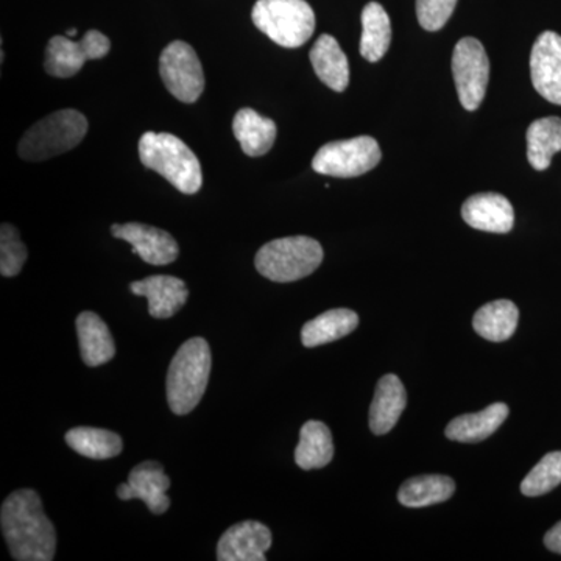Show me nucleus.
Returning a JSON list of instances; mask_svg holds the SVG:
<instances>
[{"mask_svg":"<svg viewBox=\"0 0 561 561\" xmlns=\"http://www.w3.org/2000/svg\"><path fill=\"white\" fill-rule=\"evenodd\" d=\"M561 483V451L546 454L522 483L524 496L537 497Z\"/></svg>","mask_w":561,"mask_h":561,"instance_id":"c85d7f7f","label":"nucleus"},{"mask_svg":"<svg viewBox=\"0 0 561 561\" xmlns=\"http://www.w3.org/2000/svg\"><path fill=\"white\" fill-rule=\"evenodd\" d=\"M508 405L504 402H494L482 412L467 413L457 416L446 427L445 434L449 440L459 443H479L491 437L505 420H507Z\"/></svg>","mask_w":561,"mask_h":561,"instance_id":"6ab92c4d","label":"nucleus"},{"mask_svg":"<svg viewBox=\"0 0 561 561\" xmlns=\"http://www.w3.org/2000/svg\"><path fill=\"white\" fill-rule=\"evenodd\" d=\"M66 443L80 456L94 460L113 459L124 448L119 435L99 427H73L66 434Z\"/></svg>","mask_w":561,"mask_h":561,"instance_id":"cd10ccee","label":"nucleus"},{"mask_svg":"<svg viewBox=\"0 0 561 561\" xmlns=\"http://www.w3.org/2000/svg\"><path fill=\"white\" fill-rule=\"evenodd\" d=\"M545 545L549 551L561 553V522L546 534Z\"/></svg>","mask_w":561,"mask_h":561,"instance_id":"2f4dec72","label":"nucleus"},{"mask_svg":"<svg viewBox=\"0 0 561 561\" xmlns=\"http://www.w3.org/2000/svg\"><path fill=\"white\" fill-rule=\"evenodd\" d=\"M334 443L330 427L321 421L311 420L301 427L300 443L295 449V461L301 470H320L331 463Z\"/></svg>","mask_w":561,"mask_h":561,"instance_id":"5701e85b","label":"nucleus"},{"mask_svg":"<svg viewBox=\"0 0 561 561\" xmlns=\"http://www.w3.org/2000/svg\"><path fill=\"white\" fill-rule=\"evenodd\" d=\"M359 327V316L351 309H331L302 327L301 342L306 348L341 341Z\"/></svg>","mask_w":561,"mask_h":561,"instance_id":"4be33fe9","label":"nucleus"},{"mask_svg":"<svg viewBox=\"0 0 561 561\" xmlns=\"http://www.w3.org/2000/svg\"><path fill=\"white\" fill-rule=\"evenodd\" d=\"M27 261V249L21 241L20 232L10 224L0 230V273L5 278L20 275Z\"/></svg>","mask_w":561,"mask_h":561,"instance_id":"c756f323","label":"nucleus"},{"mask_svg":"<svg viewBox=\"0 0 561 561\" xmlns=\"http://www.w3.org/2000/svg\"><path fill=\"white\" fill-rule=\"evenodd\" d=\"M68 35L69 36H76L77 35L76 28H70V31H68Z\"/></svg>","mask_w":561,"mask_h":561,"instance_id":"473e14b6","label":"nucleus"},{"mask_svg":"<svg viewBox=\"0 0 561 561\" xmlns=\"http://www.w3.org/2000/svg\"><path fill=\"white\" fill-rule=\"evenodd\" d=\"M110 47L108 36L99 31L84 33L81 41L54 36L47 44L44 68L51 77L69 79L80 72L84 62L106 57Z\"/></svg>","mask_w":561,"mask_h":561,"instance_id":"9d476101","label":"nucleus"},{"mask_svg":"<svg viewBox=\"0 0 561 561\" xmlns=\"http://www.w3.org/2000/svg\"><path fill=\"white\" fill-rule=\"evenodd\" d=\"M381 158L378 140L370 136H359L321 147L313 157L312 169L321 175L354 179L373 171Z\"/></svg>","mask_w":561,"mask_h":561,"instance_id":"0eeeda50","label":"nucleus"},{"mask_svg":"<svg viewBox=\"0 0 561 561\" xmlns=\"http://www.w3.org/2000/svg\"><path fill=\"white\" fill-rule=\"evenodd\" d=\"M213 357L208 342L190 339L176 351L168 371V402L175 415H187L197 408L208 387Z\"/></svg>","mask_w":561,"mask_h":561,"instance_id":"7ed1b4c3","label":"nucleus"},{"mask_svg":"<svg viewBox=\"0 0 561 561\" xmlns=\"http://www.w3.org/2000/svg\"><path fill=\"white\" fill-rule=\"evenodd\" d=\"M405 405H408V393H405L400 378L394 375L382 376L376 386L370 408V420H368L373 434H389L397 426Z\"/></svg>","mask_w":561,"mask_h":561,"instance_id":"f3484780","label":"nucleus"},{"mask_svg":"<svg viewBox=\"0 0 561 561\" xmlns=\"http://www.w3.org/2000/svg\"><path fill=\"white\" fill-rule=\"evenodd\" d=\"M561 150L560 117H542L531 122L527 130V160L535 171H546L552 157Z\"/></svg>","mask_w":561,"mask_h":561,"instance_id":"bb28decb","label":"nucleus"},{"mask_svg":"<svg viewBox=\"0 0 561 561\" xmlns=\"http://www.w3.org/2000/svg\"><path fill=\"white\" fill-rule=\"evenodd\" d=\"M251 18L264 35L287 49L302 46L316 31V14L306 0H257Z\"/></svg>","mask_w":561,"mask_h":561,"instance_id":"423d86ee","label":"nucleus"},{"mask_svg":"<svg viewBox=\"0 0 561 561\" xmlns=\"http://www.w3.org/2000/svg\"><path fill=\"white\" fill-rule=\"evenodd\" d=\"M160 73L164 87L183 103H194L205 90V73L198 55L184 41H173L160 57Z\"/></svg>","mask_w":561,"mask_h":561,"instance_id":"6e6552de","label":"nucleus"},{"mask_svg":"<svg viewBox=\"0 0 561 561\" xmlns=\"http://www.w3.org/2000/svg\"><path fill=\"white\" fill-rule=\"evenodd\" d=\"M456 491V483L448 476H416L402 483L398 501L404 507L421 508L448 501Z\"/></svg>","mask_w":561,"mask_h":561,"instance_id":"a878e982","label":"nucleus"},{"mask_svg":"<svg viewBox=\"0 0 561 561\" xmlns=\"http://www.w3.org/2000/svg\"><path fill=\"white\" fill-rule=\"evenodd\" d=\"M272 548V531L260 522L234 524L221 535L217 545L219 561H265Z\"/></svg>","mask_w":561,"mask_h":561,"instance_id":"4468645a","label":"nucleus"},{"mask_svg":"<svg viewBox=\"0 0 561 561\" xmlns=\"http://www.w3.org/2000/svg\"><path fill=\"white\" fill-rule=\"evenodd\" d=\"M461 217L471 228L479 231L511 232L515 225V210L512 203L501 194L486 192L476 194L461 206Z\"/></svg>","mask_w":561,"mask_h":561,"instance_id":"dca6fc26","label":"nucleus"},{"mask_svg":"<svg viewBox=\"0 0 561 561\" xmlns=\"http://www.w3.org/2000/svg\"><path fill=\"white\" fill-rule=\"evenodd\" d=\"M519 311L511 300L491 301L482 306L472 319V328L490 342H505L515 334Z\"/></svg>","mask_w":561,"mask_h":561,"instance_id":"b1692460","label":"nucleus"},{"mask_svg":"<svg viewBox=\"0 0 561 561\" xmlns=\"http://www.w3.org/2000/svg\"><path fill=\"white\" fill-rule=\"evenodd\" d=\"M140 162L164 176L183 194H197L203 184L202 165L194 151L171 133L147 131L139 140Z\"/></svg>","mask_w":561,"mask_h":561,"instance_id":"f03ea898","label":"nucleus"},{"mask_svg":"<svg viewBox=\"0 0 561 561\" xmlns=\"http://www.w3.org/2000/svg\"><path fill=\"white\" fill-rule=\"evenodd\" d=\"M131 294L149 300V313L153 319H171L186 305L190 290L175 276L154 275L130 284Z\"/></svg>","mask_w":561,"mask_h":561,"instance_id":"2eb2a0df","label":"nucleus"},{"mask_svg":"<svg viewBox=\"0 0 561 561\" xmlns=\"http://www.w3.org/2000/svg\"><path fill=\"white\" fill-rule=\"evenodd\" d=\"M81 359L88 367H101L116 356V343L105 321L94 312H81L77 319Z\"/></svg>","mask_w":561,"mask_h":561,"instance_id":"a211bd4d","label":"nucleus"},{"mask_svg":"<svg viewBox=\"0 0 561 561\" xmlns=\"http://www.w3.org/2000/svg\"><path fill=\"white\" fill-rule=\"evenodd\" d=\"M530 76L535 90L546 101L561 105V36L545 32L530 54Z\"/></svg>","mask_w":561,"mask_h":561,"instance_id":"f8f14e48","label":"nucleus"},{"mask_svg":"<svg viewBox=\"0 0 561 561\" xmlns=\"http://www.w3.org/2000/svg\"><path fill=\"white\" fill-rule=\"evenodd\" d=\"M391 43L389 14L381 3L370 2L362 11L360 55L365 60L376 62L383 58Z\"/></svg>","mask_w":561,"mask_h":561,"instance_id":"393cba45","label":"nucleus"},{"mask_svg":"<svg viewBox=\"0 0 561 561\" xmlns=\"http://www.w3.org/2000/svg\"><path fill=\"white\" fill-rule=\"evenodd\" d=\"M171 489V479L165 474L164 468L158 461H142L136 465L128 474V481L117 489V496L122 501L140 500L154 515H162L171 507L168 490Z\"/></svg>","mask_w":561,"mask_h":561,"instance_id":"9b49d317","label":"nucleus"},{"mask_svg":"<svg viewBox=\"0 0 561 561\" xmlns=\"http://www.w3.org/2000/svg\"><path fill=\"white\" fill-rule=\"evenodd\" d=\"M453 73L461 106L476 111L485 99L490 79V60L481 41L463 38L453 54Z\"/></svg>","mask_w":561,"mask_h":561,"instance_id":"1a4fd4ad","label":"nucleus"},{"mask_svg":"<svg viewBox=\"0 0 561 561\" xmlns=\"http://www.w3.org/2000/svg\"><path fill=\"white\" fill-rule=\"evenodd\" d=\"M0 526L11 557L18 561H50L57 551V530L33 490L11 493L0 511Z\"/></svg>","mask_w":561,"mask_h":561,"instance_id":"f257e3e1","label":"nucleus"},{"mask_svg":"<svg viewBox=\"0 0 561 561\" xmlns=\"http://www.w3.org/2000/svg\"><path fill=\"white\" fill-rule=\"evenodd\" d=\"M111 234L130 243L133 254H138L140 260L151 265H169L176 261L180 247L168 231L150 225L131 224L113 225Z\"/></svg>","mask_w":561,"mask_h":561,"instance_id":"ddd939ff","label":"nucleus"},{"mask_svg":"<svg viewBox=\"0 0 561 561\" xmlns=\"http://www.w3.org/2000/svg\"><path fill=\"white\" fill-rule=\"evenodd\" d=\"M457 0H416V18L421 27L427 32H437L456 10Z\"/></svg>","mask_w":561,"mask_h":561,"instance_id":"7c9ffc66","label":"nucleus"},{"mask_svg":"<svg viewBox=\"0 0 561 561\" xmlns=\"http://www.w3.org/2000/svg\"><path fill=\"white\" fill-rule=\"evenodd\" d=\"M232 133L241 144L243 153L256 158L268 153L278 130L272 119L260 116L254 110L242 108L232 121Z\"/></svg>","mask_w":561,"mask_h":561,"instance_id":"412c9836","label":"nucleus"},{"mask_svg":"<svg viewBox=\"0 0 561 561\" xmlns=\"http://www.w3.org/2000/svg\"><path fill=\"white\" fill-rule=\"evenodd\" d=\"M88 133V121L76 110H61L36 122L18 146L25 161H46L79 146Z\"/></svg>","mask_w":561,"mask_h":561,"instance_id":"39448f33","label":"nucleus"},{"mask_svg":"<svg viewBox=\"0 0 561 561\" xmlns=\"http://www.w3.org/2000/svg\"><path fill=\"white\" fill-rule=\"evenodd\" d=\"M312 68L317 77L332 91L343 92L350 83V66L345 51L331 35H321L313 44L311 54Z\"/></svg>","mask_w":561,"mask_h":561,"instance_id":"aec40b11","label":"nucleus"},{"mask_svg":"<svg viewBox=\"0 0 561 561\" xmlns=\"http://www.w3.org/2000/svg\"><path fill=\"white\" fill-rule=\"evenodd\" d=\"M323 262V249L308 236L265 243L254 257L256 271L275 283H294L312 275Z\"/></svg>","mask_w":561,"mask_h":561,"instance_id":"20e7f679","label":"nucleus"}]
</instances>
